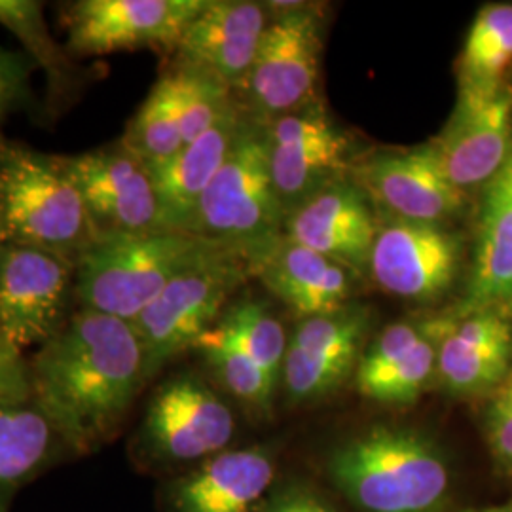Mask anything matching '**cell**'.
<instances>
[{
    "mask_svg": "<svg viewBox=\"0 0 512 512\" xmlns=\"http://www.w3.org/2000/svg\"><path fill=\"white\" fill-rule=\"evenodd\" d=\"M427 321H399L387 329L365 349L357 368L355 380L370 378L385 368L395 365L399 359L420 342Z\"/></svg>",
    "mask_w": 512,
    "mask_h": 512,
    "instance_id": "1f68e13d",
    "label": "cell"
},
{
    "mask_svg": "<svg viewBox=\"0 0 512 512\" xmlns=\"http://www.w3.org/2000/svg\"><path fill=\"white\" fill-rule=\"evenodd\" d=\"M260 512H338L325 497L304 484H289L266 499Z\"/></svg>",
    "mask_w": 512,
    "mask_h": 512,
    "instance_id": "d590c367",
    "label": "cell"
},
{
    "mask_svg": "<svg viewBox=\"0 0 512 512\" xmlns=\"http://www.w3.org/2000/svg\"><path fill=\"white\" fill-rule=\"evenodd\" d=\"M255 277L268 293L293 311L298 321L346 308L357 281L363 279L346 266L287 238L260 262Z\"/></svg>",
    "mask_w": 512,
    "mask_h": 512,
    "instance_id": "44dd1931",
    "label": "cell"
},
{
    "mask_svg": "<svg viewBox=\"0 0 512 512\" xmlns=\"http://www.w3.org/2000/svg\"><path fill=\"white\" fill-rule=\"evenodd\" d=\"M76 266L31 247L0 245V327L21 351L40 348L71 317Z\"/></svg>",
    "mask_w": 512,
    "mask_h": 512,
    "instance_id": "4fadbf2b",
    "label": "cell"
},
{
    "mask_svg": "<svg viewBox=\"0 0 512 512\" xmlns=\"http://www.w3.org/2000/svg\"><path fill=\"white\" fill-rule=\"evenodd\" d=\"M512 376V319L501 308L448 313L440 334L437 380L454 397L494 395Z\"/></svg>",
    "mask_w": 512,
    "mask_h": 512,
    "instance_id": "ac0fdd59",
    "label": "cell"
},
{
    "mask_svg": "<svg viewBox=\"0 0 512 512\" xmlns=\"http://www.w3.org/2000/svg\"><path fill=\"white\" fill-rule=\"evenodd\" d=\"M16 107V103H12L10 99H4V97H0V122L4 120V116L10 112V110Z\"/></svg>",
    "mask_w": 512,
    "mask_h": 512,
    "instance_id": "74e56055",
    "label": "cell"
},
{
    "mask_svg": "<svg viewBox=\"0 0 512 512\" xmlns=\"http://www.w3.org/2000/svg\"><path fill=\"white\" fill-rule=\"evenodd\" d=\"M378 228L376 207L349 177L293 207L285 215L283 236L366 277Z\"/></svg>",
    "mask_w": 512,
    "mask_h": 512,
    "instance_id": "e0dca14e",
    "label": "cell"
},
{
    "mask_svg": "<svg viewBox=\"0 0 512 512\" xmlns=\"http://www.w3.org/2000/svg\"><path fill=\"white\" fill-rule=\"evenodd\" d=\"M255 61L236 97L258 120L321 101L319 76L325 50V16L321 6L275 2Z\"/></svg>",
    "mask_w": 512,
    "mask_h": 512,
    "instance_id": "52a82bcc",
    "label": "cell"
},
{
    "mask_svg": "<svg viewBox=\"0 0 512 512\" xmlns=\"http://www.w3.org/2000/svg\"><path fill=\"white\" fill-rule=\"evenodd\" d=\"M380 217L446 224L463 213L467 194L448 181L431 141L363 150L351 169Z\"/></svg>",
    "mask_w": 512,
    "mask_h": 512,
    "instance_id": "7c38bea8",
    "label": "cell"
},
{
    "mask_svg": "<svg viewBox=\"0 0 512 512\" xmlns=\"http://www.w3.org/2000/svg\"><path fill=\"white\" fill-rule=\"evenodd\" d=\"M234 435L232 408L200 376L184 372L154 391L139 440L162 463H202L228 450Z\"/></svg>",
    "mask_w": 512,
    "mask_h": 512,
    "instance_id": "8fae6325",
    "label": "cell"
},
{
    "mask_svg": "<svg viewBox=\"0 0 512 512\" xmlns=\"http://www.w3.org/2000/svg\"><path fill=\"white\" fill-rule=\"evenodd\" d=\"M33 404L71 450L109 442L145 380V355L128 321L92 310L71 313L29 359Z\"/></svg>",
    "mask_w": 512,
    "mask_h": 512,
    "instance_id": "6da1fadb",
    "label": "cell"
},
{
    "mask_svg": "<svg viewBox=\"0 0 512 512\" xmlns=\"http://www.w3.org/2000/svg\"><path fill=\"white\" fill-rule=\"evenodd\" d=\"M275 192L285 215L330 184L351 177L363 154L323 101L264 122Z\"/></svg>",
    "mask_w": 512,
    "mask_h": 512,
    "instance_id": "9c48e42d",
    "label": "cell"
},
{
    "mask_svg": "<svg viewBox=\"0 0 512 512\" xmlns=\"http://www.w3.org/2000/svg\"><path fill=\"white\" fill-rule=\"evenodd\" d=\"M55 439L52 423L35 404L0 406V509L44 467Z\"/></svg>",
    "mask_w": 512,
    "mask_h": 512,
    "instance_id": "cb8c5ba5",
    "label": "cell"
},
{
    "mask_svg": "<svg viewBox=\"0 0 512 512\" xmlns=\"http://www.w3.org/2000/svg\"><path fill=\"white\" fill-rule=\"evenodd\" d=\"M275 480L262 446L224 450L181 476L169 490L171 512H260Z\"/></svg>",
    "mask_w": 512,
    "mask_h": 512,
    "instance_id": "ffe728a7",
    "label": "cell"
},
{
    "mask_svg": "<svg viewBox=\"0 0 512 512\" xmlns=\"http://www.w3.org/2000/svg\"><path fill=\"white\" fill-rule=\"evenodd\" d=\"M492 183H497L499 186H503L507 192H511L512 194V148L511 154H509V158H507V162H505L503 169L499 171V175L495 177Z\"/></svg>",
    "mask_w": 512,
    "mask_h": 512,
    "instance_id": "8d00e7d4",
    "label": "cell"
},
{
    "mask_svg": "<svg viewBox=\"0 0 512 512\" xmlns=\"http://www.w3.org/2000/svg\"><path fill=\"white\" fill-rule=\"evenodd\" d=\"M219 384L253 416L268 420L274 408L275 387L262 368L215 325L196 344Z\"/></svg>",
    "mask_w": 512,
    "mask_h": 512,
    "instance_id": "83f0119b",
    "label": "cell"
},
{
    "mask_svg": "<svg viewBox=\"0 0 512 512\" xmlns=\"http://www.w3.org/2000/svg\"><path fill=\"white\" fill-rule=\"evenodd\" d=\"M251 277V262L219 243L175 275L131 323L145 355V380L150 382L181 353L196 348Z\"/></svg>",
    "mask_w": 512,
    "mask_h": 512,
    "instance_id": "8992f818",
    "label": "cell"
},
{
    "mask_svg": "<svg viewBox=\"0 0 512 512\" xmlns=\"http://www.w3.org/2000/svg\"><path fill=\"white\" fill-rule=\"evenodd\" d=\"M213 245L179 230L97 239L76 262V302L80 310L133 323L175 275Z\"/></svg>",
    "mask_w": 512,
    "mask_h": 512,
    "instance_id": "5b68a950",
    "label": "cell"
},
{
    "mask_svg": "<svg viewBox=\"0 0 512 512\" xmlns=\"http://www.w3.org/2000/svg\"><path fill=\"white\" fill-rule=\"evenodd\" d=\"M217 327L262 368L275 387L281 385L289 338L268 304L256 298L236 300L222 313Z\"/></svg>",
    "mask_w": 512,
    "mask_h": 512,
    "instance_id": "f1b7e54d",
    "label": "cell"
},
{
    "mask_svg": "<svg viewBox=\"0 0 512 512\" xmlns=\"http://www.w3.org/2000/svg\"><path fill=\"white\" fill-rule=\"evenodd\" d=\"M270 19V8L262 2L207 0L171 57L219 76L236 93L251 71Z\"/></svg>",
    "mask_w": 512,
    "mask_h": 512,
    "instance_id": "d6986e66",
    "label": "cell"
},
{
    "mask_svg": "<svg viewBox=\"0 0 512 512\" xmlns=\"http://www.w3.org/2000/svg\"><path fill=\"white\" fill-rule=\"evenodd\" d=\"M243 118L245 109L236 97V103L213 128L181 148L165 164L150 169L164 230L190 232L196 207L234 147Z\"/></svg>",
    "mask_w": 512,
    "mask_h": 512,
    "instance_id": "7402d4cb",
    "label": "cell"
},
{
    "mask_svg": "<svg viewBox=\"0 0 512 512\" xmlns=\"http://www.w3.org/2000/svg\"><path fill=\"white\" fill-rule=\"evenodd\" d=\"M59 162L80 194L95 238L164 230L150 169L122 139L59 156Z\"/></svg>",
    "mask_w": 512,
    "mask_h": 512,
    "instance_id": "30bf717a",
    "label": "cell"
},
{
    "mask_svg": "<svg viewBox=\"0 0 512 512\" xmlns=\"http://www.w3.org/2000/svg\"><path fill=\"white\" fill-rule=\"evenodd\" d=\"M484 412V433L495 461L512 471V376L501 385Z\"/></svg>",
    "mask_w": 512,
    "mask_h": 512,
    "instance_id": "d6a6232c",
    "label": "cell"
},
{
    "mask_svg": "<svg viewBox=\"0 0 512 512\" xmlns=\"http://www.w3.org/2000/svg\"><path fill=\"white\" fill-rule=\"evenodd\" d=\"M120 139L148 169L165 164L184 147L175 80L167 65Z\"/></svg>",
    "mask_w": 512,
    "mask_h": 512,
    "instance_id": "484cf974",
    "label": "cell"
},
{
    "mask_svg": "<svg viewBox=\"0 0 512 512\" xmlns=\"http://www.w3.org/2000/svg\"><path fill=\"white\" fill-rule=\"evenodd\" d=\"M431 143L450 183L463 194L484 190L511 154V84L505 80L488 90L458 88L452 116Z\"/></svg>",
    "mask_w": 512,
    "mask_h": 512,
    "instance_id": "2e32d148",
    "label": "cell"
},
{
    "mask_svg": "<svg viewBox=\"0 0 512 512\" xmlns=\"http://www.w3.org/2000/svg\"><path fill=\"white\" fill-rule=\"evenodd\" d=\"M370 330V310L349 304L342 310L300 319L283 363L281 385L296 404L325 401L357 374Z\"/></svg>",
    "mask_w": 512,
    "mask_h": 512,
    "instance_id": "9a60e30c",
    "label": "cell"
},
{
    "mask_svg": "<svg viewBox=\"0 0 512 512\" xmlns=\"http://www.w3.org/2000/svg\"><path fill=\"white\" fill-rule=\"evenodd\" d=\"M37 65L29 55L0 48V97L18 105L29 95V78Z\"/></svg>",
    "mask_w": 512,
    "mask_h": 512,
    "instance_id": "e575fe53",
    "label": "cell"
},
{
    "mask_svg": "<svg viewBox=\"0 0 512 512\" xmlns=\"http://www.w3.org/2000/svg\"><path fill=\"white\" fill-rule=\"evenodd\" d=\"M467 512H512V505H509V507H490V509H480V511Z\"/></svg>",
    "mask_w": 512,
    "mask_h": 512,
    "instance_id": "f35d334b",
    "label": "cell"
},
{
    "mask_svg": "<svg viewBox=\"0 0 512 512\" xmlns=\"http://www.w3.org/2000/svg\"><path fill=\"white\" fill-rule=\"evenodd\" d=\"M501 310L505 311L509 317L512 319V300H509L505 306H501Z\"/></svg>",
    "mask_w": 512,
    "mask_h": 512,
    "instance_id": "ab89813d",
    "label": "cell"
},
{
    "mask_svg": "<svg viewBox=\"0 0 512 512\" xmlns=\"http://www.w3.org/2000/svg\"><path fill=\"white\" fill-rule=\"evenodd\" d=\"M512 300V194L490 183L482 192L475 256L463 300L452 313L501 308Z\"/></svg>",
    "mask_w": 512,
    "mask_h": 512,
    "instance_id": "603a6c76",
    "label": "cell"
},
{
    "mask_svg": "<svg viewBox=\"0 0 512 512\" xmlns=\"http://www.w3.org/2000/svg\"><path fill=\"white\" fill-rule=\"evenodd\" d=\"M463 238L446 224L380 217L368 275L395 298L433 302L454 285Z\"/></svg>",
    "mask_w": 512,
    "mask_h": 512,
    "instance_id": "5bb4252c",
    "label": "cell"
},
{
    "mask_svg": "<svg viewBox=\"0 0 512 512\" xmlns=\"http://www.w3.org/2000/svg\"><path fill=\"white\" fill-rule=\"evenodd\" d=\"M167 67L175 80L184 147L202 137L236 103V93L219 76L171 57Z\"/></svg>",
    "mask_w": 512,
    "mask_h": 512,
    "instance_id": "4dcf8cb0",
    "label": "cell"
},
{
    "mask_svg": "<svg viewBox=\"0 0 512 512\" xmlns=\"http://www.w3.org/2000/svg\"><path fill=\"white\" fill-rule=\"evenodd\" d=\"M97 241L59 156L0 135V245L80 260Z\"/></svg>",
    "mask_w": 512,
    "mask_h": 512,
    "instance_id": "3957f363",
    "label": "cell"
},
{
    "mask_svg": "<svg viewBox=\"0 0 512 512\" xmlns=\"http://www.w3.org/2000/svg\"><path fill=\"white\" fill-rule=\"evenodd\" d=\"M444 329V315L427 319L420 342L403 359L382 372L355 380L359 393L382 406H412L423 395L427 385L437 378L440 334Z\"/></svg>",
    "mask_w": 512,
    "mask_h": 512,
    "instance_id": "4316f807",
    "label": "cell"
},
{
    "mask_svg": "<svg viewBox=\"0 0 512 512\" xmlns=\"http://www.w3.org/2000/svg\"><path fill=\"white\" fill-rule=\"evenodd\" d=\"M512 63V2L478 10L456 65L458 88L488 90L505 82Z\"/></svg>",
    "mask_w": 512,
    "mask_h": 512,
    "instance_id": "d4e9b609",
    "label": "cell"
},
{
    "mask_svg": "<svg viewBox=\"0 0 512 512\" xmlns=\"http://www.w3.org/2000/svg\"><path fill=\"white\" fill-rule=\"evenodd\" d=\"M0 25L21 40L33 63L46 73L50 93L59 97L73 88L71 55L52 37L42 2L0 0Z\"/></svg>",
    "mask_w": 512,
    "mask_h": 512,
    "instance_id": "f546056e",
    "label": "cell"
},
{
    "mask_svg": "<svg viewBox=\"0 0 512 512\" xmlns=\"http://www.w3.org/2000/svg\"><path fill=\"white\" fill-rule=\"evenodd\" d=\"M283 222L285 209L272 181L264 120L245 110L234 147L196 207L190 234L245 256L255 272L285 238Z\"/></svg>",
    "mask_w": 512,
    "mask_h": 512,
    "instance_id": "277c9868",
    "label": "cell"
},
{
    "mask_svg": "<svg viewBox=\"0 0 512 512\" xmlns=\"http://www.w3.org/2000/svg\"><path fill=\"white\" fill-rule=\"evenodd\" d=\"M207 0H76L61 6L65 52L99 57L154 50L175 54L190 21Z\"/></svg>",
    "mask_w": 512,
    "mask_h": 512,
    "instance_id": "ba28073f",
    "label": "cell"
},
{
    "mask_svg": "<svg viewBox=\"0 0 512 512\" xmlns=\"http://www.w3.org/2000/svg\"><path fill=\"white\" fill-rule=\"evenodd\" d=\"M332 486L361 512H444L452 471L442 446L414 427L374 425L338 444Z\"/></svg>",
    "mask_w": 512,
    "mask_h": 512,
    "instance_id": "7a4b0ae2",
    "label": "cell"
},
{
    "mask_svg": "<svg viewBox=\"0 0 512 512\" xmlns=\"http://www.w3.org/2000/svg\"><path fill=\"white\" fill-rule=\"evenodd\" d=\"M33 404L29 359L0 327V406Z\"/></svg>",
    "mask_w": 512,
    "mask_h": 512,
    "instance_id": "836d02e7",
    "label": "cell"
}]
</instances>
